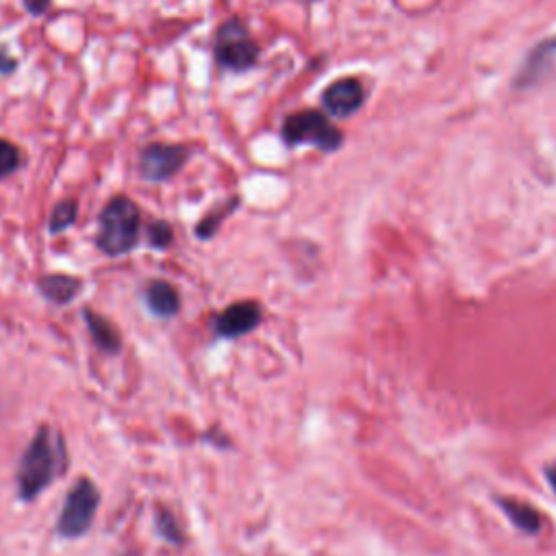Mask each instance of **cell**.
<instances>
[{"label":"cell","mask_w":556,"mask_h":556,"mask_svg":"<svg viewBox=\"0 0 556 556\" xmlns=\"http://www.w3.org/2000/svg\"><path fill=\"white\" fill-rule=\"evenodd\" d=\"M18 68V59L11 57L5 46H0V74H14Z\"/></svg>","instance_id":"cell-18"},{"label":"cell","mask_w":556,"mask_h":556,"mask_svg":"<svg viewBox=\"0 0 556 556\" xmlns=\"http://www.w3.org/2000/svg\"><path fill=\"white\" fill-rule=\"evenodd\" d=\"M22 166V153L20 148L9 142V139L0 137V181L14 174Z\"/></svg>","instance_id":"cell-14"},{"label":"cell","mask_w":556,"mask_h":556,"mask_svg":"<svg viewBox=\"0 0 556 556\" xmlns=\"http://www.w3.org/2000/svg\"><path fill=\"white\" fill-rule=\"evenodd\" d=\"M55 472H57V454L53 448V441H50L48 428L42 426L33 437L27 452H24L20 463V472H18L20 496L24 500H33L40 496L50 485Z\"/></svg>","instance_id":"cell-3"},{"label":"cell","mask_w":556,"mask_h":556,"mask_svg":"<svg viewBox=\"0 0 556 556\" xmlns=\"http://www.w3.org/2000/svg\"><path fill=\"white\" fill-rule=\"evenodd\" d=\"M98 502L100 496H98V489L92 485V480L81 478L79 483L70 489L66 504H63L61 509L59 522H57L59 535L68 539H77L85 535L94 522Z\"/></svg>","instance_id":"cell-5"},{"label":"cell","mask_w":556,"mask_h":556,"mask_svg":"<svg viewBox=\"0 0 556 556\" xmlns=\"http://www.w3.org/2000/svg\"><path fill=\"white\" fill-rule=\"evenodd\" d=\"M237 202H239V198H231L229 202H226L224 207H220L218 211H213V213H209V216L202 220L198 226H196V235L200 237V239H209V237H213L216 235V231L220 229V224H222V220L229 216V213L237 207Z\"/></svg>","instance_id":"cell-15"},{"label":"cell","mask_w":556,"mask_h":556,"mask_svg":"<svg viewBox=\"0 0 556 556\" xmlns=\"http://www.w3.org/2000/svg\"><path fill=\"white\" fill-rule=\"evenodd\" d=\"M146 300L153 313L161 318H172L181 309V298L176 289L166 281H153L146 287Z\"/></svg>","instance_id":"cell-9"},{"label":"cell","mask_w":556,"mask_h":556,"mask_svg":"<svg viewBox=\"0 0 556 556\" xmlns=\"http://www.w3.org/2000/svg\"><path fill=\"white\" fill-rule=\"evenodd\" d=\"M363 100L365 90L357 79H341L328 85V90L322 96V105L335 118H350L361 109Z\"/></svg>","instance_id":"cell-8"},{"label":"cell","mask_w":556,"mask_h":556,"mask_svg":"<svg viewBox=\"0 0 556 556\" xmlns=\"http://www.w3.org/2000/svg\"><path fill=\"white\" fill-rule=\"evenodd\" d=\"M85 322H87V328H90L94 344L100 350L111 352V355H113V352L120 350V346H122L120 331L107 318H103L100 313H94V311L87 309L85 311Z\"/></svg>","instance_id":"cell-10"},{"label":"cell","mask_w":556,"mask_h":556,"mask_svg":"<svg viewBox=\"0 0 556 556\" xmlns=\"http://www.w3.org/2000/svg\"><path fill=\"white\" fill-rule=\"evenodd\" d=\"M142 231V213L131 198H111L98 218V248L109 257H122L137 246Z\"/></svg>","instance_id":"cell-1"},{"label":"cell","mask_w":556,"mask_h":556,"mask_svg":"<svg viewBox=\"0 0 556 556\" xmlns=\"http://www.w3.org/2000/svg\"><path fill=\"white\" fill-rule=\"evenodd\" d=\"M261 322V307L252 300L235 302V305L226 307L216 318V333L220 337L237 339L250 331H255Z\"/></svg>","instance_id":"cell-7"},{"label":"cell","mask_w":556,"mask_h":556,"mask_svg":"<svg viewBox=\"0 0 556 556\" xmlns=\"http://www.w3.org/2000/svg\"><path fill=\"white\" fill-rule=\"evenodd\" d=\"M261 48L250 35L242 18H229L222 22L213 37V57L218 66L231 72H248L257 66Z\"/></svg>","instance_id":"cell-2"},{"label":"cell","mask_w":556,"mask_h":556,"mask_svg":"<svg viewBox=\"0 0 556 556\" xmlns=\"http://www.w3.org/2000/svg\"><path fill=\"white\" fill-rule=\"evenodd\" d=\"M148 242L153 244L155 248L163 250V248H170L174 242V231L168 222L163 220H155L150 222L148 226Z\"/></svg>","instance_id":"cell-16"},{"label":"cell","mask_w":556,"mask_h":556,"mask_svg":"<svg viewBox=\"0 0 556 556\" xmlns=\"http://www.w3.org/2000/svg\"><path fill=\"white\" fill-rule=\"evenodd\" d=\"M22 5L31 16H44L50 9V0H22Z\"/></svg>","instance_id":"cell-19"},{"label":"cell","mask_w":556,"mask_h":556,"mask_svg":"<svg viewBox=\"0 0 556 556\" xmlns=\"http://www.w3.org/2000/svg\"><path fill=\"white\" fill-rule=\"evenodd\" d=\"M40 289L48 300L57 302V305H66V302H70L74 296L79 294L81 281H77V278H72V276H66V274H50V276L42 278Z\"/></svg>","instance_id":"cell-11"},{"label":"cell","mask_w":556,"mask_h":556,"mask_svg":"<svg viewBox=\"0 0 556 556\" xmlns=\"http://www.w3.org/2000/svg\"><path fill=\"white\" fill-rule=\"evenodd\" d=\"M281 139L285 146H315L322 153H335V150L344 142V135L328 122L324 113L315 109L296 111L292 116H287L281 129Z\"/></svg>","instance_id":"cell-4"},{"label":"cell","mask_w":556,"mask_h":556,"mask_svg":"<svg viewBox=\"0 0 556 556\" xmlns=\"http://www.w3.org/2000/svg\"><path fill=\"white\" fill-rule=\"evenodd\" d=\"M189 159V150L176 144H148L139 153V174L144 181L163 183L181 172Z\"/></svg>","instance_id":"cell-6"},{"label":"cell","mask_w":556,"mask_h":556,"mask_svg":"<svg viewBox=\"0 0 556 556\" xmlns=\"http://www.w3.org/2000/svg\"><path fill=\"white\" fill-rule=\"evenodd\" d=\"M157 528H159V533L166 537L170 543H181L183 541L179 522L174 520V515L170 511H159L157 513Z\"/></svg>","instance_id":"cell-17"},{"label":"cell","mask_w":556,"mask_h":556,"mask_svg":"<svg viewBox=\"0 0 556 556\" xmlns=\"http://www.w3.org/2000/svg\"><path fill=\"white\" fill-rule=\"evenodd\" d=\"M502 509L509 515V520L524 530L526 535H537L541 530V515L530 504L520 500H502Z\"/></svg>","instance_id":"cell-12"},{"label":"cell","mask_w":556,"mask_h":556,"mask_svg":"<svg viewBox=\"0 0 556 556\" xmlns=\"http://www.w3.org/2000/svg\"><path fill=\"white\" fill-rule=\"evenodd\" d=\"M548 480H550V485L552 489L556 491V463L552 467H548Z\"/></svg>","instance_id":"cell-20"},{"label":"cell","mask_w":556,"mask_h":556,"mask_svg":"<svg viewBox=\"0 0 556 556\" xmlns=\"http://www.w3.org/2000/svg\"><path fill=\"white\" fill-rule=\"evenodd\" d=\"M79 207L74 200H63L55 207L53 216H50V233H61L70 229V226L77 222Z\"/></svg>","instance_id":"cell-13"}]
</instances>
